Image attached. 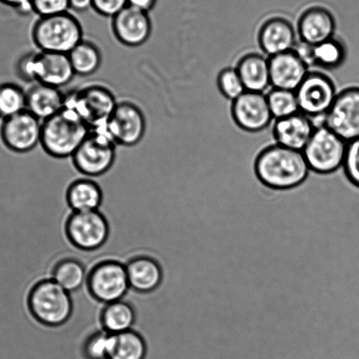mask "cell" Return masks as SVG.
Masks as SVG:
<instances>
[{
    "label": "cell",
    "mask_w": 359,
    "mask_h": 359,
    "mask_svg": "<svg viewBox=\"0 0 359 359\" xmlns=\"http://www.w3.org/2000/svg\"><path fill=\"white\" fill-rule=\"evenodd\" d=\"M266 99L273 120L290 116L299 111L294 90L273 88L266 94Z\"/></svg>",
    "instance_id": "31"
},
{
    "label": "cell",
    "mask_w": 359,
    "mask_h": 359,
    "mask_svg": "<svg viewBox=\"0 0 359 359\" xmlns=\"http://www.w3.org/2000/svg\"><path fill=\"white\" fill-rule=\"evenodd\" d=\"M343 168L347 180L359 188V137L348 142Z\"/></svg>",
    "instance_id": "34"
},
{
    "label": "cell",
    "mask_w": 359,
    "mask_h": 359,
    "mask_svg": "<svg viewBox=\"0 0 359 359\" xmlns=\"http://www.w3.org/2000/svg\"><path fill=\"white\" fill-rule=\"evenodd\" d=\"M254 172L260 183L269 189L287 191L302 186L308 179L310 169L302 151L276 144L259 153Z\"/></svg>",
    "instance_id": "1"
},
{
    "label": "cell",
    "mask_w": 359,
    "mask_h": 359,
    "mask_svg": "<svg viewBox=\"0 0 359 359\" xmlns=\"http://www.w3.org/2000/svg\"><path fill=\"white\" fill-rule=\"evenodd\" d=\"M156 1L158 0H128V6L149 13L155 8Z\"/></svg>",
    "instance_id": "38"
},
{
    "label": "cell",
    "mask_w": 359,
    "mask_h": 359,
    "mask_svg": "<svg viewBox=\"0 0 359 359\" xmlns=\"http://www.w3.org/2000/svg\"><path fill=\"white\" fill-rule=\"evenodd\" d=\"M261 50L267 57L294 50L297 44V31L283 17H271L262 24L257 34Z\"/></svg>",
    "instance_id": "17"
},
{
    "label": "cell",
    "mask_w": 359,
    "mask_h": 359,
    "mask_svg": "<svg viewBox=\"0 0 359 359\" xmlns=\"http://www.w3.org/2000/svg\"><path fill=\"white\" fill-rule=\"evenodd\" d=\"M76 76H88L99 71L102 54L93 41L83 39L68 54Z\"/></svg>",
    "instance_id": "26"
},
{
    "label": "cell",
    "mask_w": 359,
    "mask_h": 359,
    "mask_svg": "<svg viewBox=\"0 0 359 359\" xmlns=\"http://www.w3.org/2000/svg\"><path fill=\"white\" fill-rule=\"evenodd\" d=\"M116 334L101 330L88 338L85 344L87 359H109L114 351Z\"/></svg>",
    "instance_id": "32"
},
{
    "label": "cell",
    "mask_w": 359,
    "mask_h": 359,
    "mask_svg": "<svg viewBox=\"0 0 359 359\" xmlns=\"http://www.w3.org/2000/svg\"><path fill=\"white\" fill-rule=\"evenodd\" d=\"M88 283L94 297L106 304L123 301L130 288L126 266L117 262H106L94 268Z\"/></svg>",
    "instance_id": "13"
},
{
    "label": "cell",
    "mask_w": 359,
    "mask_h": 359,
    "mask_svg": "<svg viewBox=\"0 0 359 359\" xmlns=\"http://www.w3.org/2000/svg\"><path fill=\"white\" fill-rule=\"evenodd\" d=\"M2 4L15 9L20 15H29L33 12L32 0H0Z\"/></svg>",
    "instance_id": "37"
},
{
    "label": "cell",
    "mask_w": 359,
    "mask_h": 359,
    "mask_svg": "<svg viewBox=\"0 0 359 359\" xmlns=\"http://www.w3.org/2000/svg\"><path fill=\"white\" fill-rule=\"evenodd\" d=\"M337 93L333 80L320 72H309L295 90L299 111L310 118L325 116Z\"/></svg>",
    "instance_id": "9"
},
{
    "label": "cell",
    "mask_w": 359,
    "mask_h": 359,
    "mask_svg": "<svg viewBox=\"0 0 359 359\" xmlns=\"http://www.w3.org/2000/svg\"><path fill=\"white\" fill-rule=\"evenodd\" d=\"M33 12L39 17L69 12V0H32Z\"/></svg>",
    "instance_id": "35"
},
{
    "label": "cell",
    "mask_w": 359,
    "mask_h": 359,
    "mask_svg": "<svg viewBox=\"0 0 359 359\" xmlns=\"http://www.w3.org/2000/svg\"><path fill=\"white\" fill-rule=\"evenodd\" d=\"M92 8V0H69V10L83 13Z\"/></svg>",
    "instance_id": "39"
},
{
    "label": "cell",
    "mask_w": 359,
    "mask_h": 359,
    "mask_svg": "<svg viewBox=\"0 0 359 359\" xmlns=\"http://www.w3.org/2000/svg\"><path fill=\"white\" fill-rule=\"evenodd\" d=\"M26 93L27 110L41 121L57 114L65 106L66 94L57 87L34 83Z\"/></svg>",
    "instance_id": "22"
},
{
    "label": "cell",
    "mask_w": 359,
    "mask_h": 359,
    "mask_svg": "<svg viewBox=\"0 0 359 359\" xmlns=\"http://www.w3.org/2000/svg\"><path fill=\"white\" fill-rule=\"evenodd\" d=\"M118 101L107 87L92 83L66 94L65 106L82 118L90 130L106 127Z\"/></svg>",
    "instance_id": "6"
},
{
    "label": "cell",
    "mask_w": 359,
    "mask_h": 359,
    "mask_svg": "<svg viewBox=\"0 0 359 359\" xmlns=\"http://www.w3.org/2000/svg\"><path fill=\"white\" fill-rule=\"evenodd\" d=\"M43 121L25 110L2 121L0 139L9 151L24 154L41 144Z\"/></svg>",
    "instance_id": "12"
},
{
    "label": "cell",
    "mask_w": 359,
    "mask_h": 359,
    "mask_svg": "<svg viewBox=\"0 0 359 359\" xmlns=\"http://www.w3.org/2000/svg\"><path fill=\"white\" fill-rule=\"evenodd\" d=\"M269 59L273 88L295 92L309 72V67L294 50L273 55Z\"/></svg>",
    "instance_id": "18"
},
{
    "label": "cell",
    "mask_w": 359,
    "mask_h": 359,
    "mask_svg": "<svg viewBox=\"0 0 359 359\" xmlns=\"http://www.w3.org/2000/svg\"><path fill=\"white\" fill-rule=\"evenodd\" d=\"M336 27L333 13L323 6H315L299 16L297 34L299 41L315 46L333 38Z\"/></svg>",
    "instance_id": "19"
},
{
    "label": "cell",
    "mask_w": 359,
    "mask_h": 359,
    "mask_svg": "<svg viewBox=\"0 0 359 359\" xmlns=\"http://www.w3.org/2000/svg\"><path fill=\"white\" fill-rule=\"evenodd\" d=\"M231 115L237 127L249 133L266 130L273 120L266 94L247 90L232 101Z\"/></svg>",
    "instance_id": "15"
},
{
    "label": "cell",
    "mask_w": 359,
    "mask_h": 359,
    "mask_svg": "<svg viewBox=\"0 0 359 359\" xmlns=\"http://www.w3.org/2000/svg\"><path fill=\"white\" fill-rule=\"evenodd\" d=\"M107 130L115 144L133 147L142 140L147 128L144 111L131 101H120L107 121Z\"/></svg>",
    "instance_id": "11"
},
{
    "label": "cell",
    "mask_w": 359,
    "mask_h": 359,
    "mask_svg": "<svg viewBox=\"0 0 359 359\" xmlns=\"http://www.w3.org/2000/svg\"><path fill=\"white\" fill-rule=\"evenodd\" d=\"M236 69L247 92L264 93L271 86L269 59L263 55H243Z\"/></svg>",
    "instance_id": "23"
},
{
    "label": "cell",
    "mask_w": 359,
    "mask_h": 359,
    "mask_svg": "<svg viewBox=\"0 0 359 359\" xmlns=\"http://www.w3.org/2000/svg\"><path fill=\"white\" fill-rule=\"evenodd\" d=\"M111 20L114 36L125 46H141L151 37L152 23L148 13L128 6Z\"/></svg>",
    "instance_id": "16"
},
{
    "label": "cell",
    "mask_w": 359,
    "mask_h": 359,
    "mask_svg": "<svg viewBox=\"0 0 359 359\" xmlns=\"http://www.w3.org/2000/svg\"><path fill=\"white\" fill-rule=\"evenodd\" d=\"M294 50L309 68L337 69L344 64L347 57L345 44L334 37L315 46L299 41Z\"/></svg>",
    "instance_id": "21"
},
{
    "label": "cell",
    "mask_w": 359,
    "mask_h": 359,
    "mask_svg": "<svg viewBox=\"0 0 359 359\" xmlns=\"http://www.w3.org/2000/svg\"><path fill=\"white\" fill-rule=\"evenodd\" d=\"M323 125L345 142L359 137V86L347 87L337 93Z\"/></svg>",
    "instance_id": "10"
},
{
    "label": "cell",
    "mask_w": 359,
    "mask_h": 359,
    "mask_svg": "<svg viewBox=\"0 0 359 359\" xmlns=\"http://www.w3.org/2000/svg\"><path fill=\"white\" fill-rule=\"evenodd\" d=\"M38 50L69 54L83 39L81 23L67 12L39 17L31 31Z\"/></svg>",
    "instance_id": "4"
},
{
    "label": "cell",
    "mask_w": 359,
    "mask_h": 359,
    "mask_svg": "<svg viewBox=\"0 0 359 359\" xmlns=\"http://www.w3.org/2000/svg\"><path fill=\"white\" fill-rule=\"evenodd\" d=\"M67 198L74 212L99 211L103 193L97 179L81 176L69 186Z\"/></svg>",
    "instance_id": "24"
},
{
    "label": "cell",
    "mask_w": 359,
    "mask_h": 359,
    "mask_svg": "<svg viewBox=\"0 0 359 359\" xmlns=\"http://www.w3.org/2000/svg\"><path fill=\"white\" fill-rule=\"evenodd\" d=\"M29 305L34 316L47 325H61L72 313L71 294L53 280L41 282L33 289Z\"/></svg>",
    "instance_id": "8"
},
{
    "label": "cell",
    "mask_w": 359,
    "mask_h": 359,
    "mask_svg": "<svg viewBox=\"0 0 359 359\" xmlns=\"http://www.w3.org/2000/svg\"><path fill=\"white\" fill-rule=\"evenodd\" d=\"M15 72L23 81L59 89L69 85L76 76L67 54L38 50L23 55L17 62Z\"/></svg>",
    "instance_id": "3"
},
{
    "label": "cell",
    "mask_w": 359,
    "mask_h": 359,
    "mask_svg": "<svg viewBox=\"0 0 359 359\" xmlns=\"http://www.w3.org/2000/svg\"><path fill=\"white\" fill-rule=\"evenodd\" d=\"M130 287L138 292H151L161 283V267L151 257H138L126 266Z\"/></svg>",
    "instance_id": "25"
},
{
    "label": "cell",
    "mask_w": 359,
    "mask_h": 359,
    "mask_svg": "<svg viewBox=\"0 0 359 359\" xmlns=\"http://www.w3.org/2000/svg\"><path fill=\"white\" fill-rule=\"evenodd\" d=\"M27 110V93L15 83H0V118H6Z\"/></svg>",
    "instance_id": "30"
},
{
    "label": "cell",
    "mask_w": 359,
    "mask_h": 359,
    "mask_svg": "<svg viewBox=\"0 0 359 359\" xmlns=\"http://www.w3.org/2000/svg\"><path fill=\"white\" fill-rule=\"evenodd\" d=\"M67 232L69 239L79 249L92 250L104 245L109 228L99 211L74 212L69 219Z\"/></svg>",
    "instance_id": "14"
},
{
    "label": "cell",
    "mask_w": 359,
    "mask_h": 359,
    "mask_svg": "<svg viewBox=\"0 0 359 359\" xmlns=\"http://www.w3.org/2000/svg\"><path fill=\"white\" fill-rule=\"evenodd\" d=\"M135 320L134 309L126 302L110 303L104 309L103 325L107 332L120 334L132 330Z\"/></svg>",
    "instance_id": "27"
},
{
    "label": "cell",
    "mask_w": 359,
    "mask_h": 359,
    "mask_svg": "<svg viewBox=\"0 0 359 359\" xmlns=\"http://www.w3.org/2000/svg\"><path fill=\"white\" fill-rule=\"evenodd\" d=\"M90 128L76 111L65 107L43 121L41 146L52 158H72L90 133Z\"/></svg>",
    "instance_id": "2"
},
{
    "label": "cell",
    "mask_w": 359,
    "mask_h": 359,
    "mask_svg": "<svg viewBox=\"0 0 359 359\" xmlns=\"http://www.w3.org/2000/svg\"><path fill=\"white\" fill-rule=\"evenodd\" d=\"M315 130L311 118L299 111L290 116L275 120L273 134L277 144L302 151Z\"/></svg>",
    "instance_id": "20"
},
{
    "label": "cell",
    "mask_w": 359,
    "mask_h": 359,
    "mask_svg": "<svg viewBox=\"0 0 359 359\" xmlns=\"http://www.w3.org/2000/svg\"><path fill=\"white\" fill-rule=\"evenodd\" d=\"M219 92L226 100L233 101L246 92L245 86L236 68L222 69L217 76Z\"/></svg>",
    "instance_id": "33"
},
{
    "label": "cell",
    "mask_w": 359,
    "mask_h": 359,
    "mask_svg": "<svg viewBox=\"0 0 359 359\" xmlns=\"http://www.w3.org/2000/svg\"><path fill=\"white\" fill-rule=\"evenodd\" d=\"M92 271L78 260H62L55 268L53 280L71 294L83 287Z\"/></svg>",
    "instance_id": "28"
},
{
    "label": "cell",
    "mask_w": 359,
    "mask_h": 359,
    "mask_svg": "<svg viewBox=\"0 0 359 359\" xmlns=\"http://www.w3.org/2000/svg\"><path fill=\"white\" fill-rule=\"evenodd\" d=\"M348 142L327 127L316 128L302 153L310 172L329 175L343 167Z\"/></svg>",
    "instance_id": "7"
},
{
    "label": "cell",
    "mask_w": 359,
    "mask_h": 359,
    "mask_svg": "<svg viewBox=\"0 0 359 359\" xmlns=\"http://www.w3.org/2000/svg\"><path fill=\"white\" fill-rule=\"evenodd\" d=\"M128 6V0H92V8L100 15L114 18Z\"/></svg>",
    "instance_id": "36"
},
{
    "label": "cell",
    "mask_w": 359,
    "mask_h": 359,
    "mask_svg": "<svg viewBox=\"0 0 359 359\" xmlns=\"http://www.w3.org/2000/svg\"><path fill=\"white\" fill-rule=\"evenodd\" d=\"M116 146L106 127L90 130L72 158L76 173L92 179L107 175L114 165Z\"/></svg>",
    "instance_id": "5"
},
{
    "label": "cell",
    "mask_w": 359,
    "mask_h": 359,
    "mask_svg": "<svg viewBox=\"0 0 359 359\" xmlns=\"http://www.w3.org/2000/svg\"><path fill=\"white\" fill-rule=\"evenodd\" d=\"M116 334V341L109 359H144L147 347L140 334L128 330Z\"/></svg>",
    "instance_id": "29"
}]
</instances>
